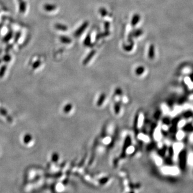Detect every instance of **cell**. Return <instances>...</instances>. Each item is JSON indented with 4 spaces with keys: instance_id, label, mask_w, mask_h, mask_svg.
<instances>
[{
    "instance_id": "obj_1",
    "label": "cell",
    "mask_w": 193,
    "mask_h": 193,
    "mask_svg": "<svg viewBox=\"0 0 193 193\" xmlns=\"http://www.w3.org/2000/svg\"><path fill=\"white\" fill-rule=\"evenodd\" d=\"M89 23L88 21H85L79 28H78L76 31L74 33V35L76 37H80L82 34L83 33L85 30L87 29V28L89 26Z\"/></svg>"
},
{
    "instance_id": "obj_2",
    "label": "cell",
    "mask_w": 193,
    "mask_h": 193,
    "mask_svg": "<svg viewBox=\"0 0 193 193\" xmlns=\"http://www.w3.org/2000/svg\"><path fill=\"white\" fill-rule=\"evenodd\" d=\"M186 153L184 151H183L179 154V164L180 167L184 168L185 166L186 163Z\"/></svg>"
},
{
    "instance_id": "obj_3",
    "label": "cell",
    "mask_w": 193,
    "mask_h": 193,
    "mask_svg": "<svg viewBox=\"0 0 193 193\" xmlns=\"http://www.w3.org/2000/svg\"><path fill=\"white\" fill-rule=\"evenodd\" d=\"M95 53H96L95 50H91V52L87 55V57H85V58L84 59L83 62V64L84 65H87V64L91 61V59L93 58L94 55L95 54Z\"/></svg>"
},
{
    "instance_id": "obj_4",
    "label": "cell",
    "mask_w": 193,
    "mask_h": 193,
    "mask_svg": "<svg viewBox=\"0 0 193 193\" xmlns=\"http://www.w3.org/2000/svg\"><path fill=\"white\" fill-rule=\"evenodd\" d=\"M141 20V16L139 13H135L132 16V18L131 20V25L132 27H135L137 24L139 23Z\"/></svg>"
},
{
    "instance_id": "obj_5",
    "label": "cell",
    "mask_w": 193,
    "mask_h": 193,
    "mask_svg": "<svg viewBox=\"0 0 193 193\" xmlns=\"http://www.w3.org/2000/svg\"><path fill=\"white\" fill-rule=\"evenodd\" d=\"M148 58L151 60L154 59L155 57V47L154 45L151 44L148 50Z\"/></svg>"
},
{
    "instance_id": "obj_6",
    "label": "cell",
    "mask_w": 193,
    "mask_h": 193,
    "mask_svg": "<svg viewBox=\"0 0 193 193\" xmlns=\"http://www.w3.org/2000/svg\"><path fill=\"white\" fill-rule=\"evenodd\" d=\"M0 114L1 115H3V117H5L7 121L11 123L13 122V119L12 117L10 116L9 114H8V113L7 112V111L5 109H3V108H0Z\"/></svg>"
},
{
    "instance_id": "obj_7",
    "label": "cell",
    "mask_w": 193,
    "mask_h": 193,
    "mask_svg": "<svg viewBox=\"0 0 193 193\" xmlns=\"http://www.w3.org/2000/svg\"><path fill=\"white\" fill-rule=\"evenodd\" d=\"M143 33V30H142L141 28H138V29H136V30L133 31L132 32L130 33L129 35L131 37H133V38H137V37L141 36Z\"/></svg>"
},
{
    "instance_id": "obj_8",
    "label": "cell",
    "mask_w": 193,
    "mask_h": 193,
    "mask_svg": "<svg viewBox=\"0 0 193 193\" xmlns=\"http://www.w3.org/2000/svg\"><path fill=\"white\" fill-rule=\"evenodd\" d=\"M43 8L46 11H47V12H51V11L55 10L57 9V7L56 5H54V4L47 3V4H45Z\"/></svg>"
},
{
    "instance_id": "obj_9",
    "label": "cell",
    "mask_w": 193,
    "mask_h": 193,
    "mask_svg": "<svg viewBox=\"0 0 193 193\" xmlns=\"http://www.w3.org/2000/svg\"><path fill=\"white\" fill-rule=\"evenodd\" d=\"M55 28L58 30L61 31L63 32H65L68 30V26L65 24H60V23H58L55 25Z\"/></svg>"
},
{
    "instance_id": "obj_10",
    "label": "cell",
    "mask_w": 193,
    "mask_h": 193,
    "mask_svg": "<svg viewBox=\"0 0 193 193\" xmlns=\"http://www.w3.org/2000/svg\"><path fill=\"white\" fill-rule=\"evenodd\" d=\"M60 40L62 43H65V44H70L72 41V39L70 37L65 36V35H62L60 37Z\"/></svg>"
},
{
    "instance_id": "obj_11",
    "label": "cell",
    "mask_w": 193,
    "mask_h": 193,
    "mask_svg": "<svg viewBox=\"0 0 193 193\" xmlns=\"http://www.w3.org/2000/svg\"><path fill=\"white\" fill-rule=\"evenodd\" d=\"M145 72V68L143 65H140L138 67H137L135 69V74L137 76H140L142 75L144 73V72Z\"/></svg>"
},
{
    "instance_id": "obj_12",
    "label": "cell",
    "mask_w": 193,
    "mask_h": 193,
    "mask_svg": "<svg viewBox=\"0 0 193 193\" xmlns=\"http://www.w3.org/2000/svg\"><path fill=\"white\" fill-rule=\"evenodd\" d=\"M83 43H84V45L85 46H87V47H90V46H91V45H92V43H91V35L90 34H87V37H85V38L84 40V42H83Z\"/></svg>"
},
{
    "instance_id": "obj_13",
    "label": "cell",
    "mask_w": 193,
    "mask_h": 193,
    "mask_svg": "<svg viewBox=\"0 0 193 193\" xmlns=\"http://www.w3.org/2000/svg\"><path fill=\"white\" fill-rule=\"evenodd\" d=\"M32 139V135L30 134H26L24 135V138H23V142L25 144H28V143H30Z\"/></svg>"
},
{
    "instance_id": "obj_14",
    "label": "cell",
    "mask_w": 193,
    "mask_h": 193,
    "mask_svg": "<svg viewBox=\"0 0 193 193\" xmlns=\"http://www.w3.org/2000/svg\"><path fill=\"white\" fill-rule=\"evenodd\" d=\"M109 28L110 23L108 21H106L104 23L105 35H108L109 34Z\"/></svg>"
},
{
    "instance_id": "obj_15",
    "label": "cell",
    "mask_w": 193,
    "mask_h": 193,
    "mask_svg": "<svg viewBox=\"0 0 193 193\" xmlns=\"http://www.w3.org/2000/svg\"><path fill=\"white\" fill-rule=\"evenodd\" d=\"M99 13L102 17H105L108 14V11L104 7L100 8L99 9Z\"/></svg>"
},
{
    "instance_id": "obj_16",
    "label": "cell",
    "mask_w": 193,
    "mask_h": 193,
    "mask_svg": "<svg viewBox=\"0 0 193 193\" xmlns=\"http://www.w3.org/2000/svg\"><path fill=\"white\" fill-rule=\"evenodd\" d=\"M133 47H134V42H132V41L130 42V44L129 45L123 46L124 50H126L127 52H130V50H132Z\"/></svg>"
},
{
    "instance_id": "obj_17",
    "label": "cell",
    "mask_w": 193,
    "mask_h": 193,
    "mask_svg": "<svg viewBox=\"0 0 193 193\" xmlns=\"http://www.w3.org/2000/svg\"><path fill=\"white\" fill-rule=\"evenodd\" d=\"M59 154H57V152H54L52 155V161L53 162H57L59 160Z\"/></svg>"
},
{
    "instance_id": "obj_18",
    "label": "cell",
    "mask_w": 193,
    "mask_h": 193,
    "mask_svg": "<svg viewBox=\"0 0 193 193\" xmlns=\"http://www.w3.org/2000/svg\"><path fill=\"white\" fill-rule=\"evenodd\" d=\"M6 70V66H3L1 68V69H0V78H2L3 76H4Z\"/></svg>"
},
{
    "instance_id": "obj_19",
    "label": "cell",
    "mask_w": 193,
    "mask_h": 193,
    "mask_svg": "<svg viewBox=\"0 0 193 193\" xmlns=\"http://www.w3.org/2000/svg\"><path fill=\"white\" fill-rule=\"evenodd\" d=\"M72 109V106L70 104H68L67 105H65V107H64V109H63V111L65 113H68L69 111Z\"/></svg>"
},
{
    "instance_id": "obj_20",
    "label": "cell",
    "mask_w": 193,
    "mask_h": 193,
    "mask_svg": "<svg viewBox=\"0 0 193 193\" xmlns=\"http://www.w3.org/2000/svg\"><path fill=\"white\" fill-rule=\"evenodd\" d=\"M103 95H102L100 96V98L99 99H99L98 101V102H97V105H98V106H100L102 104V101L103 100H104L105 99V95H104V94H102Z\"/></svg>"
},
{
    "instance_id": "obj_21",
    "label": "cell",
    "mask_w": 193,
    "mask_h": 193,
    "mask_svg": "<svg viewBox=\"0 0 193 193\" xmlns=\"http://www.w3.org/2000/svg\"><path fill=\"white\" fill-rule=\"evenodd\" d=\"M40 64H41V62H40V61H37V62H36L34 64V65L33 66V68H35V69H36L37 68L40 66Z\"/></svg>"
},
{
    "instance_id": "obj_22",
    "label": "cell",
    "mask_w": 193,
    "mask_h": 193,
    "mask_svg": "<svg viewBox=\"0 0 193 193\" xmlns=\"http://www.w3.org/2000/svg\"><path fill=\"white\" fill-rule=\"evenodd\" d=\"M190 77H191V80H192L193 82V72L192 74H191Z\"/></svg>"
}]
</instances>
